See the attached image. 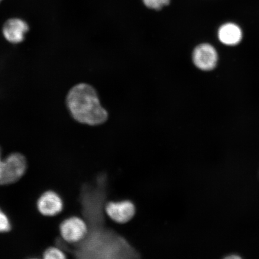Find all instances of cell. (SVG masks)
I'll return each mask as SVG.
<instances>
[{"label":"cell","instance_id":"6","mask_svg":"<svg viewBox=\"0 0 259 259\" xmlns=\"http://www.w3.org/2000/svg\"><path fill=\"white\" fill-rule=\"evenodd\" d=\"M28 30V25L24 21L13 18L6 22L3 32L6 40L12 44H19L24 40Z\"/></svg>","mask_w":259,"mask_h":259},{"label":"cell","instance_id":"10","mask_svg":"<svg viewBox=\"0 0 259 259\" xmlns=\"http://www.w3.org/2000/svg\"><path fill=\"white\" fill-rule=\"evenodd\" d=\"M144 2L148 8L160 10L164 6L169 5L170 0H144Z\"/></svg>","mask_w":259,"mask_h":259},{"label":"cell","instance_id":"2","mask_svg":"<svg viewBox=\"0 0 259 259\" xmlns=\"http://www.w3.org/2000/svg\"><path fill=\"white\" fill-rule=\"evenodd\" d=\"M26 168L27 162L23 155L14 153L3 160L0 148V185L16 182L24 176Z\"/></svg>","mask_w":259,"mask_h":259},{"label":"cell","instance_id":"1","mask_svg":"<svg viewBox=\"0 0 259 259\" xmlns=\"http://www.w3.org/2000/svg\"><path fill=\"white\" fill-rule=\"evenodd\" d=\"M68 108L77 121L90 125L103 124L108 113L100 104L96 91L87 83H79L69 91L67 97Z\"/></svg>","mask_w":259,"mask_h":259},{"label":"cell","instance_id":"11","mask_svg":"<svg viewBox=\"0 0 259 259\" xmlns=\"http://www.w3.org/2000/svg\"><path fill=\"white\" fill-rule=\"evenodd\" d=\"M11 227V223L7 215L0 209V233L9 231Z\"/></svg>","mask_w":259,"mask_h":259},{"label":"cell","instance_id":"12","mask_svg":"<svg viewBox=\"0 0 259 259\" xmlns=\"http://www.w3.org/2000/svg\"><path fill=\"white\" fill-rule=\"evenodd\" d=\"M226 258H241V257H239V255H233L232 256H231V255H230V256L226 257Z\"/></svg>","mask_w":259,"mask_h":259},{"label":"cell","instance_id":"7","mask_svg":"<svg viewBox=\"0 0 259 259\" xmlns=\"http://www.w3.org/2000/svg\"><path fill=\"white\" fill-rule=\"evenodd\" d=\"M37 207L42 214L54 216L62 210L63 204L61 197L56 193L49 191L42 194L38 199Z\"/></svg>","mask_w":259,"mask_h":259},{"label":"cell","instance_id":"4","mask_svg":"<svg viewBox=\"0 0 259 259\" xmlns=\"http://www.w3.org/2000/svg\"><path fill=\"white\" fill-rule=\"evenodd\" d=\"M105 206V211L109 218L121 224L131 221L135 215V204L130 200L111 202Z\"/></svg>","mask_w":259,"mask_h":259},{"label":"cell","instance_id":"3","mask_svg":"<svg viewBox=\"0 0 259 259\" xmlns=\"http://www.w3.org/2000/svg\"><path fill=\"white\" fill-rule=\"evenodd\" d=\"M60 232L65 240L74 243L85 237L88 233V227L83 220L73 217L61 223Z\"/></svg>","mask_w":259,"mask_h":259},{"label":"cell","instance_id":"5","mask_svg":"<svg viewBox=\"0 0 259 259\" xmlns=\"http://www.w3.org/2000/svg\"><path fill=\"white\" fill-rule=\"evenodd\" d=\"M193 60L195 66L203 71L214 69L218 60V55L212 45L203 44L199 45L193 51Z\"/></svg>","mask_w":259,"mask_h":259},{"label":"cell","instance_id":"9","mask_svg":"<svg viewBox=\"0 0 259 259\" xmlns=\"http://www.w3.org/2000/svg\"><path fill=\"white\" fill-rule=\"evenodd\" d=\"M44 257L47 259H63L66 257L62 251L55 247L48 248L44 252Z\"/></svg>","mask_w":259,"mask_h":259},{"label":"cell","instance_id":"13","mask_svg":"<svg viewBox=\"0 0 259 259\" xmlns=\"http://www.w3.org/2000/svg\"><path fill=\"white\" fill-rule=\"evenodd\" d=\"M2 1V0H0V2H1Z\"/></svg>","mask_w":259,"mask_h":259},{"label":"cell","instance_id":"8","mask_svg":"<svg viewBox=\"0 0 259 259\" xmlns=\"http://www.w3.org/2000/svg\"><path fill=\"white\" fill-rule=\"evenodd\" d=\"M219 38L223 44L234 46L241 41L242 32L239 26L233 23H227L220 28Z\"/></svg>","mask_w":259,"mask_h":259}]
</instances>
